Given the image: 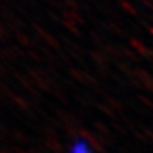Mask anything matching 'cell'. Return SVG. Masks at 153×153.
Instances as JSON below:
<instances>
[{
  "label": "cell",
  "instance_id": "2",
  "mask_svg": "<svg viewBox=\"0 0 153 153\" xmlns=\"http://www.w3.org/2000/svg\"><path fill=\"white\" fill-rule=\"evenodd\" d=\"M121 4H123V7H125V8H126V9H128V10H129V12H130V13H133V14H135V12H134V8H131V7H130V5H129V4H128L126 1H123Z\"/></svg>",
  "mask_w": 153,
  "mask_h": 153
},
{
  "label": "cell",
  "instance_id": "3",
  "mask_svg": "<svg viewBox=\"0 0 153 153\" xmlns=\"http://www.w3.org/2000/svg\"><path fill=\"white\" fill-rule=\"evenodd\" d=\"M151 32H152V35H153V30H151Z\"/></svg>",
  "mask_w": 153,
  "mask_h": 153
},
{
  "label": "cell",
  "instance_id": "1",
  "mask_svg": "<svg viewBox=\"0 0 153 153\" xmlns=\"http://www.w3.org/2000/svg\"><path fill=\"white\" fill-rule=\"evenodd\" d=\"M70 153H92V152H91L88 144L84 140H75L74 144L71 146Z\"/></svg>",
  "mask_w": 153,
  "mask_h": 153
}]
</instances>
